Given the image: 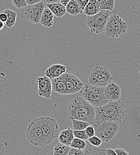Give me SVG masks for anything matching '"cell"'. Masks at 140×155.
Wrapping results in <instances>:
<instances>
[{
	"label": "cell",
	"mask_w": 140,
	"mask_h": 155,
	"mask_svg": "<svg viewBox=\"0 0 140 155\" xmlns=\"http://www.w3.org/2000/svg\"><path fill=\"white\" fill-rule=\"evenodd\" d=\"M96 119L94 122L108 120L119 123L126 114V105L122 100L109 101L100 107H95Z\"/></svg>",
	"instance_id": "obj_1"
},
{
	"label": "cell",
	"mask_w": 140,
	"mask_h": 155,
	"mask_svg": "<svg viewBox=\"0 0 140 155\" xmlns=\"http://www.w3.org/2000/svg\"><path fill=\"white\" fill-rule=\"evenodd\" d=\"M67 114L70 120L77 119L93 125L96 119L95 107L83 97H75L69 106Z\"/></svg>",
	"instance_id": "obj_2"
},
{
	"label": "cell",
	"mask_w": 140,
	"mask_h": 155,
	"mask_svg": "<svg viewBox=\"0 0 140 155\" xmlns=\"http://www.w3.org/2000/svg\"><path fill=\"white\" fill-rule=\"evenodd\" d=\"M42 130L45 146L53 142L60 134V129L57 120L52 117L41 116L37 117Z\"/></svg>",
	"instance_id": "obj_3"
},
{
	"label": "cell",
	"mask_w": 140,
	"mask_h": 155,
	"mask_svg": "<svg viewBox=\"0 0 140 155\" xmlns=\"http://www.w3.org/2000/svg\"><path fill=\"white\" fill-rule=\"evenodd\" d=\"M82 96L94 107H100L109 102L104 94V87L85 85L80 91Z\"/></svg>",
	"instance_id": "obj_4"
},
{
	"label": "cell",
	"mask_w": 140,
	"mask_h": 155,
	"mask_svg": "<svg viewBox=\"0 0 140 155\" xmlns=\"http://www.w3.org/2000/svg\"><path fill=\"white\" fill-rule=\"evenodd\" d=\"M127 23L116 14L111 15L107 20L104 34L109 38L122 37L127 32Z\"/></svg>",
	"instance_id": "obj_5"
},
{
	"label": "cell",
	"mask_w": 140,
	"mask_h": 155,
	"mask_svg": "<svg viewBox=\"0 0 140 155\" xmlns=\"http://www.w3.org/2000/svg\"><path fill=\"white\" fill-rule=\"evenodd\" d=\"M95 130V135L100 138L103 142H109L113 139L119 130V123L100 120L94 122L92 125Z\"/></svg>",
	"instance_id": "obj_6"
},
{
	"label": "cell",
	"mask_w": 140,
	"mask_h": 155,
	"mask_svg": "<svg viewBox=\"0 0 140 155\" xmlns=\"http://www.w3.org/2000/svg\"><path fill=\"white\" fill-rule=\"evenodd\" d=\"M112 15L111 11L101 10L97 14L87 16L85 20L86 26L92 34H102L104 30L107 20Z\"/></svg>",
	"instance_id": "obj_7"
},
{
	"label": "cell",
	"mask_w": 140,
	"mask_h": 155,
	"mask_svg": "<svg viewBox=\"0 0 140 155\" xmlns=\"http://www.w3.org/2000/svg\"><path fill=\"white\" fill-rule=\"evenodd\" d=\"M113 79L108 68L99 65L92 69L88 78V84L104 87L109 82L113 81Z\"/></svg>",
	"instance_id": "obj_8"
},
{
	"label": "cell",
	"mask_w": 140,
	"mask_h": 155,
	"mask_svg": "<svg viewBox=\"0 0 140 155\" xmlns=\"http://www.w3.org/2000/svg\"><path fill=\"white\" fill-rule=\"evenodd\" d=\"M26 137L32 145L37 147H45L42 130L37 117L34 118L28 125L26 131Z\"/></svg>",
	"instance_id": "obj_9"
},
{
	"label": "cell",
	"mask_w": 140,
	"mask_h": 155,
	"mask_svg": "<svg viewBox=\"0 0 140 155\" xmlns=\"http://www.w3.org/2000/svg\"><path fill=\"white\" fill-rule=\"evenodd\" d=\"M44 8L45 4L42 1L33 5H28L24 7V16L29 21L38 24L40 23L41 17Z\"/></svg>",
	"instance_id": "obj_10"
},
{
	"label": "cell",
	"mask_w": 140,
	"mask_h": 155,
	"mask_svg": "<svg viewBox=\"0 0 140 155\" xmlns=\"http://www.w3.org/2000/svg\"><path fill=\"white\" fill-rule=\"evenodd\" d=\"M62 75L66 85L67 94H73L80 92L83 87V83L80 79L71 74L64 73Z\"/></svg>",
	"instance_id": "obj_11"
},
{
	"label": "cell",
	"mask_w": 140,
	"mask_h": 155,
	"mask_svg": "<svg viewBox=\"0 0 140 155\" xmlns=\"http://www.w3.org/2000/svg\"><path fill=\"white\" fill-rule=\"evenodd\" d=\"M37 84L38 85V95L47 99L51 98L53 91L51 79L45 75L38 78Z\"/></svg>",
	"instance_id": "obj_12"
},
{
	"label": "cell",
	"mask_w": 140,
	"mask_h": 155,
	"mask_svg": "<svg viewBox=\"0 0 140 155\" xmlns=\"http://www.w3.org/2000/svg\"><path fill=\"white\" fill-rule=\"evenodd\" d=\"M104 94L109 101H116L120 99L121 88L120 85L113 81L104 87Z\"/></svg>",
	"instance_id": "obj_13"
},
{
	"label": "cell",
	"mask_w": 140,
	"mask_h": 155,
	"mask_svg": "<svg viewBox=\"0 0 140 155\" xmlns=\"http://www.w3.org/2000/svg\"><path fill=\"white\" fill-rule=\"evenodd\" d=\"M66 67L61 64H54L47 68L45 72V75L51 79L59 77L66 73Z\"/></svg>",
	"instance_id": "obj_14"
},
{
	"label": "cell",
	"mask_w": 140,
	"mask_h": 155,
	"mask_svg": "<svg viewBox=\"0 0 140 155\" xmlns=\"http://www.w3.org/2000/svg\"><path fill=\"white\" fill-rule=\"evenodd\" d=\"M51 81L52 84V90L54 92L61 95L67 94L66 85L62 75L59 77L51 79Z\"/></svg>",
	"instance_id": "obj_15"
},
{
	"label": "cell",
	"mask_w": 140,
	"mask_h": 155,
	"mask_svg": "<svg viewBox=\"0 0 140 155\" xmlns=\"http://www.w3.org/2000/svg\"><path fill=\"white\" fill-rule=\"evenodd\" d=\"M40 23L46 28H51L54 23V15L47 7L45 8L41 17Z\"/></svg>",
	"instance_id": "obj_16"
},
{
	"label": "cell",
	"mask_w": 140,
	"mask_h": 155,
	"mask_svg": "<svg viewBox=\"0 0 140 155\" xmlns=\"http://www.w3.org/2000/svg\"><path fill=\"white\" fill-rule=\"evenodd\" d=\"M47 7L52 12L53 15L60 18L66 14V6L60 2L47 3Z\"/></svg>",
	"instance_id": "obj_17"
},
{
	"label": "cell",
	"mask_w": 140,
	"mask_h": 155,
	"mask_svg": "<svg viewBox=\"0 0 140 155\" xmlns=\"http://www.w3.org/2000/svg\"><path fill=\"white\" fill-rule=\"evenodd\" d=\"M100 10V5L97 0H90L83 9V13L87 16H93L99 12Z\"/></svg>",
	"instance_id": "obj_18"
},
{
	"label": "cell",
	"mask_w": 140,
	"mask_h": 155,
	"mask_svg": "<svg viewBox=\"0 0 140 155\" xmlns=\"http://www.w3.org/2000/svg\"><path fill=\"white\" fill-rule=\"evenodd\" d=\"M74 138L75 137L73 130H72L71 128H67L63 130L61 132H60L58 136V139L60 143L69 146Z\"/></svg>",
	"instance_id": "obj_19"
},
{
	"label": "cell",
	"mask_w": 140,
	"mask_h": 155,
	"mask_svg": "<svg viewBox=\"0 0 140 155\" xmlns=\"http://www.w3.org/2000/svg\"><path fill=\"white\" fill-rule=\"evenodd\" d=\"M66 13L72 15L77 16L83 13L77 0H70L66 5Z\"/></svg>",
	"instance_id": "obj_20"
},
{
	"label": "cell",
	"mask_w": 140,
	"mask_h": 155,
	"mask_svg": "<svg viewBox=\"0 0 140 155\" xmlns=\"http://www.w3.org/2000/svg\"><path fill=\"white\" fill-rule=\"evenodd\" d=\"M5 13H6L7 16V20L5 23V26L8 28H13L16 21L17 18V13L15 11L11 10V9H5L3 11Z\"/></svg>",
	"instance_id": "obj_21"
},
{
	"label": "cell",
	"mask_w": 140,
	"mask_h": 155,
	"mask_svg": "<svg viewBox=\"0 0 140 155\" xmlns=\"http://www.w3.org/2000/svg\"><path fill=\"white\" fill-rule=\"evenodd\" d=\"M70 146L65 145L61 143H57L53 150L54 155H68Z\"/></svg>",
	"instance_id": "obj_22"
},
{
	"label": "cell",
	"mask_w": 140,
	"mask_h": 155,
	"mask_svg": "<svg viewBox=\"0 0 140 155\" xmlns=\"http://www.w3.org/2000/svg\"><path fill=\"white\" fill-rule=\"evenodd\" d=\"M101 10L112 11L115 7V0H97Z\"/></svg>",
	"instance_id": "obj_23"
},
{
	"label": "cell",
	"mask_w": 140,
	"mask_h": 155,
	"mask_svg": "<svg viewBox=\"0 0 140 155\" xmlns=\"http://www.w3.org/2000/svg\"><path fill=\"white\" fill-rule=\"evenodd\" d=\"M71 120L73 126V129L74 130H84L87 127L91 125L87 122L80 120L72 119Z\"/></svg>",
	"instance_id": "obj_24"
},
{
	"label": "cell",
	"mask_w": 140,
	"mask_h": 155,
	"mask_svg": "<svg viewBox=\"0 0 140 155\" xmlns=\"http://www.w3.org/2000/svg\"><path fill=\"white\" fill-rule=\"evenodd\" d=\"M70 146L71 147L77 148V149L83 150L85 149V147L86 146V144L85 140L75 137L72 141Z\"/></svg>",
	"instance_id": "obj_25"
},
{
	"label": "cell",
	"mask_w": 140,
	"mask_h": 155,
	"mask_svg": "<svg viewBox=\"0 0 140 155\" xmlns=\"http://www.w3.org/2000/svg\"><path fill=\"white\" fill-rule=\"evenodd\" d=\"M84 154L88 155H106V149L97 148L96 146H94V147L90 148L88 150H85L84 152Z\"/></svg>",
	"instance_id": "obj_26"
},
{
	"label": "cell",
	"mask_w": 140,
	"mask_h": 155,
	"mask_svg": "<svg viewBox=\"0 0 140 155\" xmlns=\"http://www.w3.org/2000/svg\"><path fill=\"white\" fill-rule=\"evenodd\" d=\"M93 146L99 147L101 144L103 143L102 140L99 138L98 136L94 135V136H92L91 137H89L87 140Z\"/></svg>",
	"instance_id": "obj_27"
},
{
	"label": "cell",
	"mask_w": 140,
	"mask_h": 155,
	"mask_svg": "<svg viewBox=\"0 0 140 155\" xmlns=\"http://www.w3.org/2000/svg\"><path fill=\"white\" fill-rule=\"evenodd\" d=\"M74 137L78 138H80L83 140H86L88 138V137L86 135L85 130H73Z\"/></svg>",
	"instance_id": "obj_28"
},
{
	"label": "cell",
	"mask_w": 140,
	"mask_h": 155,
	"mask_svg": "<svg viewBox=\"0 0 140 155\" xmlns=\"http://www.w3.org/2000/svg\"><path fill=\"white\" fill-rule=\"evenodd\" d=\"M11 2L17 8H24L28 5L26 0H11Z\"/></svg>",
	"instance_id": "obj_29"
},
{
	"label": "cell",
	"mask_w": 140,
	"mask_h": 155,
	"mask_svg": "<svg viewBox=\"0 0 140 155\" xmlns=\"http://www.w3.org/2000/svg\"><path fill=\"white\" fill-rule=\"evenodd\" d=\"M84 152H83L82 150L74 148V147H71L70 148L69 152L68 155H84Z\"/></svg>",
	"instance_id": "obj_30"
},
{
	"label": "cell",
	"mask_w": 140,
	"mask_h": 155,
	"mask_svg": "<svg viewBox=\"0 0 140 155\" xmlns=\"http://www.w3.org/2000/svg\"><path fill=\"white\" fill-rule=\"evenodd\" d=\"M85 131L86 135L88 137V138L95 135V130H94V127L92 125H90L88 127H87L85 128Z\"/></svg>",
	"instance_id": "obj_31"
},
{
	"label": "cell",
	"mask_w": 140,
	"mask_h": 155,
	"mask_svg": "<svg viewBox=\"0 0 140 155\" xmlns=\"http://www.w3.org/2000/svg\"><path fill=\"white\" fill-rule=\"evenodd\" d=\"M80 7V9L83 11V9L85 8L86 5L87 4V3L89 2L90 0H77Z\"/></svg>",
	"instance_id": "obj_32"
},
{
	"label": "cell",
	"mask_w": 140,
	"mask_h": 155,
	"mask_svg": "<svg viewBox=\"0 0 140 155\" xmlns=\"http://www.w3.org/2000/svg\"><path fill=\"white\" fill-rule=\"evenodd\" d=\"M116 153L117 155H128L129 153L126 151L124 149H121V148H118V149H115Z\"/></svg>",
	"instance_id": "obj_33"
},
{
	"label": "cell",
	"mask_w": 140,
	"mask_h": 155,
	"mask_svg": "<svg viewBox=\"0 0 140 155\" xmlns=\"http://www.w3.org/2000/svg\"><path fill=\"white\" fill-rule=\"evenodd\" d=\"M7 20V16L6 13H5L3 11L1 12V13H0V20L5 23Z\"/></svg>",
	"instance_id": "obj_34"
},
{
	"label": "cell",
	"mask_w": 140,
	"mask_h": 155,
	"mask_svg": "<svg viewBox=\"0 0 140 155\" xmlns=\"http://www.w3.org/2000/svg\"><path fill=\"white\" fill-rule=\"evenodd\" d=\"M106 155H117L115 150L112 149H106Z\"/></svg>",
	"instance_id": "obj_35"
},
{
	"label": "cell",
	"mask_w": 140,
	"mask_h": 155,
	"mask_svg": "<svg viewBox=\"0 0 140 155\" xmlns=\"http://www.w3.org/2000/svg\"><path fill=\"white\" fill-rule=\"evenodd\" d=\"M42 1V0H26V2L28 5H33L38 2H40Z\"/></svg>",
	"instance_id": "obj_36"
},
{
	"label": "cell",
	"mask_w": 140,
	"mask_h": 155,
	"mask_svg": "<svg viewBox=\"0 0 140 155\" xmlns=\"http://www.w3.org/2000/svg\"><path fill=\"white\" fill-rule=\"evenodd\" d=\"M47 3H56L60 2V0H44Z\"/></svg>",
	"instance_id": "obj_37"
},
{
	"label": "cell",
	"mask_w": 140,
	"mask_h": 155,
	"mask_svg": "<svg viewBox=\"0 0 140 155\" xmlns=\"http://www.w3.org/2000/svg\"><path fill=\"white\" fill-rule=\"evenodd\" d=\"M70 0H60V3H61L64 5H66L70 1Z\"/></svg>",
	"instance_id": "obj_38"
},
{
	"label": "cell",
	"mask_w": 140,
	"mask_h": 155,
	"mask_svg": "<svg viewBox=\"0 0 140 155\" xmlns=\"http://www.w3.org/2000/svg\"><path fill=\"white\" fill-rule=\"evenodd\" d=\"M4 24H5L4 23H3L0 20V30H1L4 27Z\"/></svg>",
	"instance_id": "obj_39"
},
{
	"label": "cell",
	"mask_w": 140,
	"mask_h": 155,
	"mask_svg": "<svg viewBox=\"0 0 140 155\" xmlns=\"http://www.w3.org/2000/svg\"></svg>",
	"instance_id": "obj_40"
}]
</instances>
